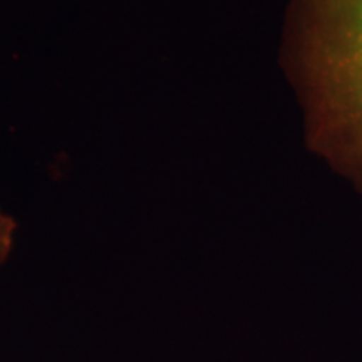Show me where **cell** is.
Returning a JSON list of instances; mask_svg holds the SVG:
<instances>
[{"mask_svg": "<svg viewBox=\"0 0 362 362\" xmlns=\"http://www.w3.org/2000/svg\"><path fill=\"white\" fill-rule=\"evenodd\" d=\"M280 62L307 148L362 193V0H288Z\"/></svg>", "mask_w": 362, "mask_h": 362, "instance_id": "cell-1", "label": "cell"}, {"mask_svg": "<svg viewBox=\"0 0 362 362\" xmlns=\"http://www.w3.org/2000/svg\"><path fill=\"white\" fill-rule=\"evenodd\" d=\"M17 223L7 211L0 208V265L11 255L13 247V235H16Z\"/></svg>", "mask_w": 362, "mask_h": 362, "instance_id": "cell-2", "label": "cell"}]
</instances>
